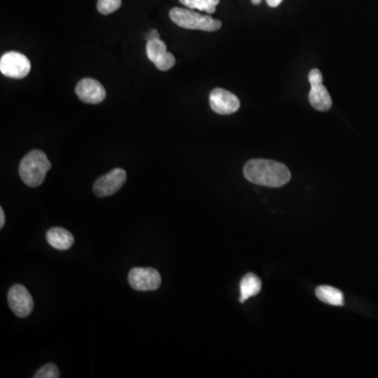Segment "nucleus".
Returning a JSON list of instances; mask_svg holds the SVG:
<instances>
[{
	"label": "nucleus",
	"instance_id": "1",
	"mask_svg": "<svg viewBox=\"0 0 378 378\" xmlns=\"http://www.w3.org/2000/svg\"><path fill=\"white\" fill-rule=\"evenodd\" d=\"M244 176L251 183L266 188H282L291 179L288 167L276 161L253 159L244 166Z\"/></svg>",
	"mask_w": 378,
	"mask_h": 378
},
{
	"label": "nucleus",
	"instance_id": "2",
	"mask_svg": "<svg viewBox=\"0 0 378 378\" xmlns=\"http://www.w3.org/2000/svg\"><path fill=\"white\" fill-rule=\"evenodd\" d=\"M51 164L47 154L39 150H32L21 160L19 176L30 188H38L44 183Z\"/></svg>",
	"mask_w": 378,
	"mask_h": 378
},
{
	"label": "nucleus",
	"instance_id": "3",
	"mask_svg": "<svg viewBox=\"0 0 378 378\" xmlns=\"http://www.w3.org/2000/svg\"><path fill=\"white\" fill-rule=\"evenodd\" d=\"M171 21L178 27L188 30L216 32L221 29L222 23L208 15H202L191 8H173L169 12Z\"/></svg>",
	"mask_w": 378,
	"mask_h": 378
},
{
	"label": "nucleus",
	"instance_id": "4",
	"mask_svg": "<svg viewBox=\"0 0 378 378\" xmlns=\"http://www.w3.org/2000/svg\"><path fill=\"white\" fill-rule=\"evenodd\" d=\"M29 58L18 51H8L0 59V72L8 78L23 79L31 72Z\"/></svg>",
	"mask_w": 378,
	"mask_h": 378
},
{
	"label": "nucleus",
	"instance_id": "5",
	"mask_svg": "<svg viewBox=\"0 0 378 378\" xmlns=\"http://www.w3.org/2000/svg\"><path fill=\"white\" fill-rule=\"evenodd\" d=\"M309 83L311 85L309 101L313 109L319 111H329L332 106V99L328 90L323 85V75L321 71L313 68L309 73Z\"/></svg>",
	"mask_w": 378,
	"mask_h": 378
},
{
	"label": "nucleus",
	"instance_id": "6",
	"mask_svg": "<svg viewBox=\"0 0 378 378\" xmlns=\"http://www.w3.org/2000/svg\"><path fill=\"white\" fill-rule=\"evenodd\" d=\"M128 283L137 291H154L160 287L162 279L154 268L136 267L128 274Z\"/></svg>",
	"mask_w": 378,
	"mask_h": 378
},
{
	"label": "nucleus",
	"instance_id": "7",
	"mask_svg": "<svg viewBox=\"0 0 378 378\" xmlns=\"http://www.w3.org/2000/svg\"><path fill=\"white\" fill-rule=\"evenodd\" d=\"M8 306L18 317H27L31 315L34 308L33 298L25 286H13L8 293Z\"/></svg>",
	"mask_w": 378,
	"mask_h": 378
},
{
	"label": "nucleus",
	"instance_id": "8",
	"mask_svg": "<svg viewBox=\"0 0 378 378\" xmlns=\"http://www.w3.org/2000/svg\"><path fill=\"white\" fill-rule=\"evenodd\" d=\"M126 182V171L122 169H113L94 182V193L99 197H109L119 191Z\"/></svg>",
	"mask_w": 378,
	"mask_h": 378
},
{
	"label": "nucleus",
	"instance_id": "9",
	"mask_svg": "<svg viewBox=\"0 0 378 378\" xmlns=\"http://www.w3.org/2000/svg\"><path fill=\"white\" fill-rule=\"evenodd\" d=\"M209 104L212 111L219 115H231L240 106L238 97L224 89H214L210 93Z\"/></svg>",
	"mask_w": 378,
	"mask_h": 378
},
{
	"label": "nucleus",
	"instance_id": "10",
	"mask_svg": "<svg viewBox=\"0 0 378 378\" xmlns=\"http://www.w3.org/2000/svg\"><path fill=\"white\" fill-rule=\"evenodd\" d=\"M75 92L83 102L89 104H98L106 97V91L103 85L92 78H85L79 81Z\"/></svg>",
	"mask_w": 378,
	"mask_h": 378
},
{
	"label": "nucleus",
	"instance_id": "11",
	"mask_svg": "<svg viewBox=\"0 0 378 378\" xmlns=\"http://www.w3.org/2000/svg\"><path fill=\"white\" fill-rule=\"evenodd\" d=\"M47 240L58 250H68L74 244V236L70 231L60 227H54L47 233Z\"/></svg>",
	"mask_w": 378,
	"mask_h": 378
},
{
	"label": "nucleus",
	"instance_id": "12",
	"mask_svg": "<svg viewBox=\"0 0 378 378\" xmlns=\"http://www.w3.org/2000/svg\"><path fill=\"white\" fill-rule=\"evenodd\" d=\"M262 289V282L255 274H247L240 283V302L244 303L248 298L257 295Z\"/></svg>",
	"mask_w": 378,
	"mask_h": 378
},
{
	"label": "nucleus",
	"instance_id": "13",
	"mask_svg": "<svg viewBox=\"0 0 378 378\" xmlns=\"http://www.w3.org/2000/svg\"><path fill=\"white\" fill-rule=\"evenodd\" d=\"M317 298L331 306L341 307L343 305V294L341 290L331 286H319L315 290Z\"/></svg>",
	"mask_w": 378,
	"mask_h": 378
},
{
	"label": "nucleus",
	"instance_id": "14",
	"mask_svg": "<svg viewBox=\"0 0 378 378\" xmlns=\"http://www.w3.org/2000/svg\"><path fill=\"white\" fill-rule=\"evenodd\" d=\"M179 1L186 8L203 11L208 14L216 12L217 6L220 4V0H179Z\"/></svg>",
	"mask_w": 378,
	"mask_h": 378
},
{
	"label": "nucleus",
	"instance_id": "15",
	"mask_svg": "<svg viewBox=\"0 0 378 378\" xmlns=\"http://www.w3.org/2000/svg\"><path fill=\"white\" fill-rule=\"evenodd\" d=\"M167 51L166 44L161 39H154L147 42L146 44V55L152 62H156L160 59Z\"/></svg>",
	"mask_w": 378,
	"mask_h": 378
},
{
	"label": "nucleus",
	"instance_id": "16",
	"mask_svg": "<svg viewBox=\"0 0 378 378\" xmlns=\"http://www.w3.org/2000/svg\"><path fill=\"white\" fill-rule=\"evenodd\" d=\"M122 0H98L97 10L103 15L111 14L121 6Z\"/></svg>",
	"mask_w": 378,
	"mask_h": 378
},
{
	"label": "nucleus",
	"instance_id": "17",
	"mask_svg": "<svg viewBox=\"0 0 378 378\" xmlns=\"http://www.w3.org/2000/svg\"><path fill=\"white\" fill-rule=\"evenodd\" d=\"M154 64L158 70L164 71V72L165 71L171 70V68H173V66H175L176 64L175 56H173V54L169 53V51H166V53H165L160 59L157 60Z\"/></svg>",
	"mask_w": 378,
	"mask_h": 378
},
{
	"label": "nucleus",
	"instance_id": "18",
	"mask_svg": "<svg viewBox=\"0 0 378 378\" xmlns=\"http://www.w3.org/2000/svg\"><path fill=\"white\" fill-rule=\"evenodd\" d=\"M59 377V370L54 364L46 365L34 375V378H58Z\"/></svg>",
	"mask_w": 378,
	"mask_h": 378
},
{
	"label": "nucleus",
	"instance_id": "19",
	"mask_svg": "<svg viewBox=\"0 0 378 378\" xmlns=\"http://www.w3.org/2000/svg\"><path fill=\"white\" fill-rule=\"evenodd\" d=\"M145 39L147 40V42H150V40L160 39V34H159V32L157 31V30H150V31L146 34Z\"/></svg>",
	"mask_w": 378,
	"mask_h": 378
},
{
	"label": "nucleus",
	"instance_id": "20",
	"mask_svg": "<svg viewBox=\"0 0 378 378\" xmlns=\"http://www.w3.org/2000/svg\"><path fill=\"white\" fill-rule=\"evenodd\" d=\"M266 1H267L268 6H272V8H276V6H280L283 0H266Z\"/></svg>",
	"mask_w": 378,
	"mask_h": 378
},
{
	"label": "nucleus",
	"instance_id": "21",
	"mask_svg": "<svg viewBox=\"0 0 378 378\" xmlns=\"http://www.w3.org/2000/svg\"><path fill=\"white\" fill-rule=\"evenodd\" d=\"M6 223V217H4V208H0V228H4Z\"/></svg>",
	"mask_w": 378,
	"mask_h": 378
},
{
	"label": "nucleus",
	"instance_id": "22",
	"mask_svg": "<svg viewBox=\"0 0 378 378\" xmlns=\"http://www.w3.org/2000/svg\"><path fill=\"white\" fill-rule=\"evenodd\" d=\"M261 1L262 0H251V2H252V4H255V6L261 4Z\"/></svg>",
	"mask_w": 378,
	"mask_h": 378
}]
</instances>
